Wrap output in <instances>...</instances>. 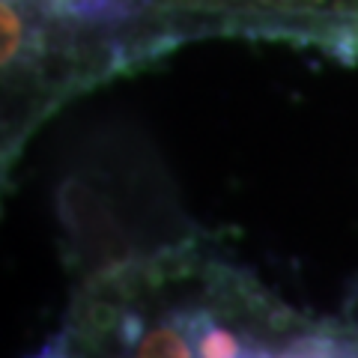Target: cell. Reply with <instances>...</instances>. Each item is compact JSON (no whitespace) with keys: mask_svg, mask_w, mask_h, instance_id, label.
I'll return each mask as SVG.
<instances>
[{"mask_svg":"<svg viewBox=\"0 0 358 358\" xmlns=\"http://www.w3.org/2000/svg\"><path fill=\"white\" fill-rule=\"evenodd\" d=\"M150 33L159 51L200 33H254L358 54V0H150Z\"/></svg>","mask_w":358,"mask_h":358,"instance_id":"6da1fadb","label":"cell"}]
</instances>
